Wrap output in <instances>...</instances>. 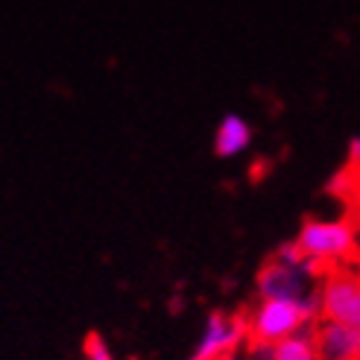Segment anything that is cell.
Wrapping results in <instances>:
<instances>
[{
  "label": "cell",
  "mask_w": 360,
  "mask_h": 360,
  "mask_svg": "<svg viewBox=\"0 0 360 360\" xmlns=\"http://www.w3.org/2000/svg\"><path fill=\"white\" fill-rule=\"evenodd\" d=\"M322 276H326V269L304 255L296 240H287V243L276 246L273 255L261 264L258 276H255V296L293 302L319 316Z\"/></svg>",
  "instance_id": "cell-1"
},
{
  "label": "cell",
  "mask_w": 360,
  "mask_h": 360,
  "mask_svg": "<svg viewBox=\"0 0 360 360\" xmlns=\"http://www.w3.org/2000/svg\"><path fill=\"white\" fill-rule=\"evenodd\" d=\"M293 240L299 243L304 255L316 261L322 269H331L340 264H354V258H357V229L352 220L308 217L299 226Z\"/></svg>",
  "instance_id": "cell-2"
},
{
  "label": "cell",
  "mask_w": 360,
  "mask_h": 360,
  "mask_svg": "<svg viewBox=\"0 0 360 360\" xmlns=\"http://www.w3.org/2000/svg\"><path fill=\"white\" fill-rule=\"evenodd\" d=\"M249 322V340L252 343H266V346H278L281 340L293 337L304 328H314L319 316L311 314L308 308L293 302H281V299H258L246 314Z\"/></svg>",
  "instance_id": "cell-3"
},
{
  "label": "cell",
  "mask_w": 360,
  "mask_h": 360,
  "mask_svg": "<svg viewBox=\"0 0 360 360\" xmlns=\"http://www.w3.org/2000/svg\"><path fill=\"white\" fill-rule=\"evenodd\" d=\"M319 319L360 328V266L340 264L326 269L319 284Z\"/></svg>",
  "instance_id": "cell-4"
},
{
  "label": "cell",
  "mask_w": 360,
  "mask_h": 360,
  "mask_svg": "<svg viewBox=\"0 0 360 360\" xmlns=\"http://www.w3.org/2000/svg\"><path fill=\"white\" fill-rule=\"evenodd\" d=\"M249 343V322L246 314L211 311L205 316V326L200 334V343L193 346L191 360H220L226 354H235Z\"/></svg>",
  "instance_id": "cell-5"
},
{
  "label": "cell",
  "mask_w": 360,
  "mask_h": 360,
  "mask_svg": "<svg viewBox=\"0 0 360 360\" xmlns=\"http://www.w3.org/2000/svg\"><path fill=\"white\" fill-rule=\"evenodd\" d=\"M319 360H360V328L319 319L314 326Z\"/></svg>",
  "instance_id": "cell-6"
},
{
  "label": "cell",
  "mask_w": 360,
  "mask_h": 360,
  "mask_svg": "<svg viewBox=\"0 0 360 360\" xmlns=\"http://www.w3.org/2000/svg\"><path fill=\"white\" fill-rule=\"evenodd\" d=\"M252 143V126L243 115L229 112L220 117L217 132H214V155L217 158H238Z\"/></svg>",
  "instance_id": "cell-7"
},
{
  "label": "cell",
  "mask_w": 360,
  "mask_h": 360,
  "mask_svg": "<svg viewBox=\"0 0 360 360\" xmlns=\"http://www.w3.org/2000/svg\"><path fill=\"white\" fill-rule=\"evenodd\" d=\"M273 360H319L314 328H304L293 337L281 340L278 346H273Z\"/></svg>",
  "instance_id": "cell-8"
},
{
  "label": "cell",
  "mask_w": 360,
  "mask_h": 360,
  "mask_svg": "<svg viewBox=\"0 0 360 360\" xmlns=\"http://www.w3.org/2000/svg\"><path fill=\"white\" fill-rule=\"evenodd\" d=\"M82 357H85V360H115L109 343H105L103 334H97V331H91V334L85 337V343H82Z\"/></svg>",
  "instance_id": "cell-9"
},
{
  "label": "cell",
  "mask_w": 360,
  "mask_h": 360,
  "mask_svg": "<svg viewBox=\"0 0 360 360\" xmlns=\"http://www.w3.org/2000/svg\"><path fill=\"white\" fill-rule=\"evenodd\" d=\"M352 155H357V158H360V138H354V141H352Z\"/></svg>",
  "instance_id": "cell-10"
},
{
  "label": "cell",
  "mask_w": 360,
  "mask_h": 360,
  "mask_svg": "<svg viewBox=\"0 0 360 360\" xmlns=\"http://www.w3.org/2000/svg\"><path fill=\"white\" fill-rule=\"evenodd\" d=\"M220 360H243V349L235 352V354H226V357H220Z\"/></svg>",
  "instance_id": "cell-11"
}]
</instances>
